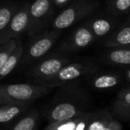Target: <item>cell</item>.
Returning a JSON list of instances; mask_svg holds the SVG:
<instances>
[{
	"mask_svg": "<svg viewBox=\"0 0 130 130\" xmlns=\"http://www.w3.org/2000/svg\"><path fill=\"white\" fill-rule=\"evenodd\" d=\"M62 89L43 111L49 123L61 121L89 112L92 106L90 94L78 84L69 83Z\"/></svg>",
	"mask_w": 130,
	"mask_h": 130,
	"instance_id": "6da1fadb",
	"label": "cell"
},
{
	"mask_svg": "<svg viewBox=\"0 0 130 130\" xmlns=\"http://www.w3.org/2000/svg\"><path fill=\"white\" fill-rule=\"evenodd\" d=\"M52 89L40 83H17L0 85V98L5 103L29 104Z\"/></svg>",
	"mask_w": 130,
	"mask_h": 130,
	"instance_id": "7a4b0ae2",
	"label": "cell"
},
{
	"mask_svg": "<svg viewBox=\"0 0 130 130\" xmlns=\"http://www.w3.org/2000/svg\"><path fill=\"white\" fill-rule=\"evenodd\" d=\"M98 70V67L90 62L68 63L62 67L53 77L47 80L43 84L53 89L69 82H74L82 77H89L96 74Z\"/></svg>",
	"mask_w": 130,
	"mask_h": 130,
	"instance_id": "3957f363",
	"label": "cell"
},
{
	"mask_svg": "<svg viewBox=\"0 0 130 130\" xmlns=\"http://www.w3.org/2000/svg\"><path fill=\"white\" fill-rule=\"evenodd\" d=\"M95 7V4L88 2H78L74 4L57 16L53 21V27L57 30L67 28L92 12Z\"/></svg>",
	"mask_w": 130,
	"mask_h": 130,
	"instance_id": "277c9868",
	"label": "cell"
},
{
	"mask_svg": "<svg viewBox=\"0 0 130 130\" xmlns=\"http://www.w3.org/2000/svg\"><path fill=\"white\" fill-rule=\"evenodd\" d=\"M70 63L69 58L65 57H51L37 63L29 71V76L37 83L43 84L55 75L63 67Z\"/></svg>",
	"mask_w": 130,
	"mask_h": 130,
	"instance_id": "5b68a950",
	"label": "cell"
},
{
	"mask_svg": "<svg viewBox=\"0 0 130 130\" xmlns=\"http://www.w3.org/2000/svg\"><path fill=\"white\" fill-rule=\"evenodd\" d=\"M29 6L26 5L17 12L13 13L8 26L0 36V44H3L12 39H16L20 35L29 28Z\"/></svg>",
	"mask_w": 130,
	"mask_h": 130,
	"instance_id": "8992f818",
	"label": "cell"
},
{
	"mask_svg": "<svg viewBox=\"0 0 130 130\" xmlns=\"http://www.w3.org/2000/svg\"><path fill=\"white\" fill-rule=\"evenodd\" d=\"M56 33H50L36 39L28 48L25 58V62L28 63L44 56L52 49L56 41Z\"/></svg>",
	"mask_w": 130,
	"mask_h": 130,
	"instance_id": "52a82bcc",
	"label": "cell"
},
{
	"mask_svg": "<svg viewBox=\"0 0 130 130\" xmlns=\"http://www.w3.org/2000/svg\"><path fill=\"white\" fill-rule=\"evenodd\" d=\"M95 36L86 25L80 27L73 34L72 37L64 45V49L68 52L82 50L92 43Z\"/></svg>",
	"mask_w": 130,
	"mask_h": 130,
	"instance_id": "ba28073f",
	"label": "cell"
},
{
	"mask_svg": "<svg viewBox=\"0 0 130 130\" xmlns=\"http://www.w3.org/2000/svg\"><path fill=\"white\" fill-rule=\"evenodd\" d=\"M90 111L80 116L50 123L45 129L47 130H85L89 123Z\"/></svg>",
	"mask_w": 130,
	"mask_h": 130,
	"instance_id": "9c48e42d",
	"label": "cell"
},
{
	"mask_svg": "<svg viewBox=\"0 0 130 130\" xmlns=\"http://www.w3.org/2000/svg\"><path fill=\"white\" fill-rule=\"evenodd\" d=\"M28 108V104L7 103L0 106V123L5 124L16 120L24 114Z\"/></svg>",
	"mask_w": 130,
	"mask_h": 130,
	"instance_id": "30bf717a",
	"label": "cell"
},
{
	"mask_svg": "<svg viewBox=\"0 0 130 130\" xmlns=\"http://www.w3.org/2000/svg\"><path fill=\"white\" fill-rule=\"evenodd\" d=\"M91 78L90 85L96 89H109L116 87L120 83L121 77L117 74H93L89 76Z\"/></svg>",
	"mask_w": 130,
	"mask_h": 130,
	"instance_id": "8fae6325",
	"label": "cell"
},
{
	"mask_svg": "<svg viewBox=\"0 0 130 130\" xmlns=\"http://www.w3.org/2000/svg\"><path fill=\"white\" fill-rule=\"evenodd\" d=\"M105 60L109 64L116 66L130 65V46L114 47L106 52Z\"/></svg>",
	"mask_w": 130,
	"mask_h": 130,
	"instance_id": "7c38bea8",
	"label": "cell"
},
{
	"mask_svg": "<svg viewBox=\"0 0 130 130\" xmlns=\"http://www.w3.org/2000/svg\"><path fill=\"white\" fill-rule=\"evenodd\" d=\"M52 0H35L29 6V17H30V26H35L36 23L40 21L46 16L51 9ZM29 29V28H28Z\"/></svg>",
	"mask_w": 130,
	"mask_h": 130,
	"instance_id": "4fadbf2b",
	"label": "cell"
},
{
	"mask_svg": "<svg viewBox=\"0 0 130 130\" xmlns=\"http://www.w3.org/2000/svg\"><path fill=\"white\" fill-rule=\"evenodd\" d=\"M111 117V111L106 109L90 112L89 123L85 130H104Z\"/></svg>",
	"mask_w": 130,
	"mask_h": 130,
	"instance_id": "5bb4252c",
	"label": "cell"
},
{
	"mask_svg": "<svg viewBox=\"0 0 130 130\" xmlns=\"http://www.w3.org/2000/svg\"><path fill=\"white\" fill-rule=\"evenodd\" d=\"M23 52H24V49H23L22 45L18 43L16 48L11 53L10 56L6 59V61L4 63V65L0 68V80L6 77L15 68L16 66L18 65L20 60L22 58Z\"/></svg>",
	"mask_w": 130,
	"mask_h": 130,
	"instance_id": "9a60e30c",
	"label": "cell"
},
{
	"mask_svg": "<svg viewBox=\"0 0 130 130\" xmlns=\"http://www.w3.org/2000/svg\"><path fill=\"white\" fill-rule=\"evenodd\" d=\"M106 47H123L130 46V26L123 27L115 32L104 43Z\"/></svg>",
	"mask_w": 130,
	"mask_h": 130,
	"instance_id": "2e32d148",
	"label": "cell"
},
{
	"mask_svg": "<svg viewBox=\"0 0 130 130\" xmlns=\"http://www.w3.org/2000/svg\"><path fill=\"white\" fill-rule=\"evenodd\" d=\"M39 119L37 111H31L21 117L9 130H37Z\"/></svg>",
	"mask_w": 130,
	"mask_h": 130,
	"instance_id": "e0dca14e",
	"label": "cell"
},
{
	"mask_svg": "<svg viewBox=\"0 0 130 130\" xmlns=\"http://www.w3.org/2000/svg\"><path fill=\"white\" fill-rule=\"evenodd\" d=\"M86 26L92 32L95 37H102L111 32L113 27V23L109 20L98 18L86 24Z\"/></svg>",
	"mask_w": 130,
	"mask_h": 130,
	"instance_id": "ac0fdd59",
	"label": "cell"
},
{
	"mask_svg": "<svg viewBox=\"0 0 130 130\" xmlns=\"http://www.w3.org/2000/svg\"><path fill=\"white\" fill-rule=\"evenodd\" d=\"M17 45L18 42L16 39H12L2 44V46L0 47V68Z\"/></svg>",
	"mask_w": 130,
	"mask_h": 130,
	"instance_id": "d6986e66",
	"label": "cell"
},
{
	"mask_svg": "<svg viewBox=\"0 0 130 130\" xmlns=\"http://www.w3.org/2000/svg\"><path fill=\"white\" fill-rule=\"evenodd\" d=\"M14 9L9 6L0 7V36L4 33L8 26L12 15Z\"/></svg>",
	"mask_w": 130,
	"mask_h": 130,
	"instance_id": "ffe728a7",
	"label": "cell"
},
{
	"mask_svg": "<svg viewBox=\"0 0 130 130\" xmlns=\"http://www.w3.org/2000/svg\"><path fill=\"white\" fill-rule=\"evenodd\" d=\"M112 112L114 115L120 118L130 120V103L128 104H115L113 103Z\"/></svg>",
	"mask_w": 130,
	"mask_h": 130,
	"instance_id": "44dd1931",
	"label": "cell"
},
{
	"mask_svg": "<svg viewBox=\"0 0 130 130\" xmlns=\"http://www.w3.org/2000/svg\"><path fill=\"white\" fill-rule=\"evenodd\" d=\"M112 9L114 12L123 13L130 10V0H113Z\"/></svg>",
	"mask_w": 130,
	"mask_h": 130,
	"instance_id": "7402d4cb",
	"label": "cell"
},
{
	"mask_svg": "<svg viewBox=\"0 0 130 130\" xmlns=\"http://www.w3.org/2000/svg\"><path fill=\"white\" fill-rule=\"evenodd\" d=\"M115 104H128L130 103V87L120 90L117 94Z\"/></svg>",
	"mask_w": 130,
	"mask_h": 130,
	"instance_id": "603a6c76",
	"label": "cell"
},
{
	"mask_svg": "<svg viewBox=\"0 0 130 130\" xmlns=\"http://www.w3.org/2000/svg\"><path fill=\"white\" fill-rule=\"evenodd\" d=\"M104 130H122V126L118 120H116L113 116L111 118V120L108 121L106 126L104 127Z\"/></svg>",
	"mask_w": 130,
	"mask_h": 130,
	"instance_id": "cb8c5ba5",
	"label": "cell"
},
{
	"mask_svg": "<svg viewBox=\"0 0 130 130\" xmlns=\"http://www.w3.org/2000/svg\"><path fill=\"white\" fill-rule=\"evenodd\" d=\"M67 1H69V0H54V2L57 4V5H63V4L67 3Z\"/></svg>",
	"mask_w": 130,
	"mask_h": 130,
	"instance_id": "d4e9b609",
	"label": "cell"
},
{
	"mask_svg": "<svg viewBox=\"0 0 130 130\" xmlns=\"http://www.w3.org/2000/svg\"><path fill=\"white\" fill-rule=\"evenodd\" d=\"M126 77L127 78V80H130V68L127 69V72H126Z\"/></svg>",
	"mask_w": 130,
	"mask_h": 130,
	"instance_id": "484cf974",
	"label": "cell"
},
{
	"mask_svg": "<svg viewBox=\"0 0 130 130\" xmlns=\"http://www.w3.org/2000/svg\"><path fill=\"white\" fill-rule=\"evenodd\" d=\"M7 104V103H5V102L4 101V100H2L1 98H0V106H2L3 104Z\"/></svg>",
	"mask_w": 130,
	"mask_h": 130,
	"instance_id": "4316f807",
	"label": "cell"
},
{
	"mask_svg": "<svg viewBox=\"0 0 130 130\" xmlns=\"http://www.w3.org/2000/svg\"><path fill=\"white\" fill-rule=\"evenodd\" d=\"M44 130H47V129H44Z\"/></svg>",
	"mask_w": 130,
	"mask_h": 130,
	"instance_id": "83f0119b",
	"label": "cell"
}]
</instances>
